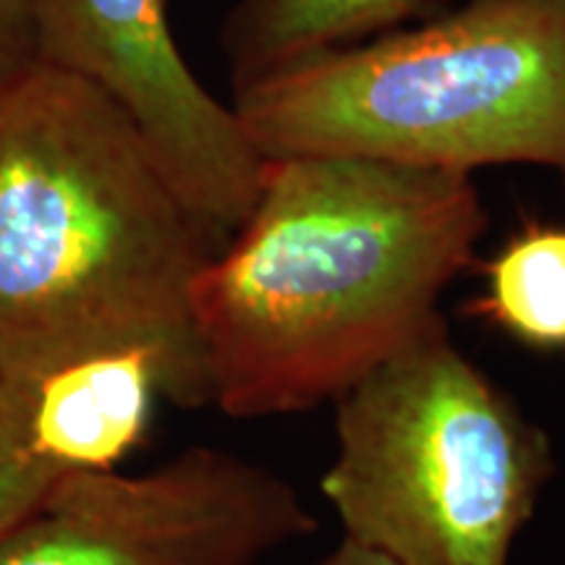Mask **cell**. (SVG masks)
<instances>
[{"label": "cell", "instance_id": "obj_1", "mask_svg": "<svg viewBox=\"0 0 565 565\" xmlns=\"http://www.w3.org/2000/svg\"><path fill=\"white\" fill-rule=\"evenodd\" d=\"M484 228L466 173L351 154L263 160L249 215L192 288L210 404L265 419L335 401L440 315Z\"/></svg>", "mask_w": 565, "mask_h": 565}, {"label": "cell", "instance_id": "obj_2", "mask_svg": "<svg viewBox=\"0 0 565 565\" xmlns=\"http://www.w3.org/2000/svg\"><path fill=\"white\" fill-rule=\"evenodd\" d=\"M217 249L100 89L40 61L0 82V380L150 353L173 404H210L192 288Z\"/></svg>", "mask_w": 565, "mask_h": 565}, {"label": "cell", "instance_id": "obj_3", "mask_svg": "<svg viewBox=\"0 0 565 565\" xmlns=\"http://www.w3.org/2000/svg\"><path fill=\"white\" fill-rule=\"evenodd\" d=\"M259 158L351 154L471 175L565 181V0H469L233 89Z\"/></svg>", "mask_w": 565, "mask_h": 565}, {"label": "cell", "instance_id": "obj_4", "mask_svg": "<svg viewBox=\"0 0 565 565\" xmlns=\"http://www.w3.org/2000/svg\"><path fill=\"white\" fill-rule=\"evenodd\" d=\"M333 404L320 490L345 540L398 565H511L555 477L553 443L443 312Z\"/></svg>", "mask_w": 565, "mask_h": 565}, {"label": "cell", "instance_id": "obj_5", "mask_svg": "<svg viewBox=\"0 0 565 565\" xmlns=\"http://www.w3.org/2000/svg\"><path fill=\"white\" fill-rule=\"evenodd\" d=\"M315 529L273 469L192 445L139 475L58 479L0 536V565H257Z\"/></svg>", "mask_w": 565, "mask_h": 565}, {"label": "cell", "instance_id": "obj_6", "mask_svg": "<svg viewBox=\"0 0 565 565\" xmlns=\"http://www.w3.org/2000/svg\"><path fill=\"white\" fill-rule=\"evenodd\" d=\"M34 61L100 89L141 137L168 181L225 244L249 215L263 158L236 110L189 68L162 0H30Z\"/></svg>", "mask_w": 565, "mask_h": 565}, {"label": "cell", "instance_id": "obj_7", "mask_svg": "<svg viewBox=\"0 0 565 565\" xmlns=\"http://www.w3.org/2000/svg\"><path fill=\"white\" fill-rule=\"evenodd\" d=\"M30 385L38 448L61 475L110 471L139 448L171 377L150 353H121L63 366Z\"/></svg>", "mask_w": 565, "mask_h": 565}, {"label": "cell", "instance_id": "obj_8", "mask_svg": "<svg viewBox=\"0 0 565 565\" xmlns=\"http://www.w3.org/2000/svg\"><path fill=\"white\" fill-rule=\"evenodd\" d=\"M427 0H242L223 30L233 89L312 55L401 30Z\"/></svg>", "mask_w": 565, "mask_h": 565}, {"label": "cell", "instance_id": "obj_9", "mask_svg": "<svg viewBox=\"0 0 565 565\" xmlns=\"http://www.w3.org/2000/svg\"><path fill=\"white\" fill-rule=\"evenodd\" d=\"M469 309L526 349L565 353V221H526L511 233Z\"/></svg>", "mask_w": 565, "mask_h": 565}, {"label": "cell", "instance_id": "obj_10", "mask_svg": "<svg viewBox=\"0 0 565 565\" xmlns=\"http://www.w3.org/2000/svg\"><path fill=\"white\" fill-rule=\"evenodd\" d=\"M30 404L24 380H0V536L66 477L34 443Z\"/></svg>", "mask_w": 565, "mask_h": 565}, {"label": "cell", "instance_id": "obj_11", "mask_svg": "<svg viewBox=\"0 0 565 565\" xmlns=\"http://www.w3.org/2000/svg\"><path fill=\"white\" fill-rule=\"evenodd\" d=\"M34 61L30 0H0V82Z\"/></svg>", "mask_w": 565, "mask_h": 565}, {"label": "cell", "instance_id": "obj_12", "mask_svg": "<svg viewBox=\"0 0 565 565\" xmlns=\"http://www.w3.org/2000/svg\"><path fill=\"white\" fill-rule=\"evenodd\" d=\"M312 565H398V563H393L391 557L374 553L370 547L356 545V542L345 540L343 536V540L338 542L328 555L320 557V561Z\"/></svg>", "mask_w": 565, "mask_h": 565}]
</instances>
